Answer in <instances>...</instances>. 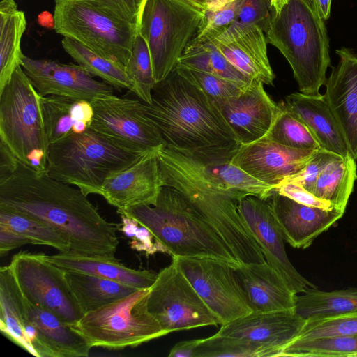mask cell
<instances>
[{"instance_id": "obj_1", "label": "cell", "mask_w": 357, "mask_h": 357, "mask_svg": "<svg viewBox=\"0 0 357 357\" xmlns=\"http://www.w3.org/2000/svg\"><path fill=\"white\" fill-rule=\"evenodd\" d=\"M0 204L32 215L62 232L70 252L114 257L119 224L107 221L77 187L57 181L18 160L13 171L0 178Z\"/></svg>"}, {"instance_id": "obj_2", "label": "cell", "mask_w": 357, "mask_h": 357, "mask_svg": "<svg viewBox=\"0 0 357 357\" xmlns=\"http://www.w3.org/2000/svg\"><path fill=\"white\" fill-rule=\"evenodd\" d=\"M144 107L165 146L206 166L231 162L241 144L214 101L176 69Z\"/></svg>"}, {"instance_id": "obj_3", "label": "cell", "mask_w": 357, "mask_h": 357, "mask_svg": "<svg viewBox=\"0 0 357 357\" xmlns=\"http://www.w3.org/2000/svg\"><path fill=\"white\" fill-rule=\"evenodd\" d=\"M158 160L164 185L186 200L240 264L266 261L238 211V202L245 195L226 189L206 165L169 147L159 150Z\"/></svg>"}, {"instance_id": "obj_4", "label": "cell", "mask_w": 357, "mask_h": 357, "mask_svg": "<svg viewBox=\"0 0 357 357\" xmlns=\"http://www.w3.org/2000/svg\"><path fill=\"white\" fill-rule=\"evenodd\" d=\"M265 31L289 63L301 93L319 94L330 65L329 40L314 0H275Z\"/></svg>"}, {"instance_id": "obj_5", "label": "cell", "mask_w": 357, "mask_h": 357, "mask_svg": "<svg viewBox=\"0 0 357 357\" xmlns=\"http://www.w3.org/2000/svg\"><path fill=\"white\" fill-rule=\"evenodd\" d=\"M148 228L172 257H207L234 268L241 264L214 229L173 188L164 185L153 206L117 211Z\"/></svg>"}, {"instance_id": "obj_6", "label": "cell", "mask_w": 357, "mask_h": 357, "mask_svg": "<svg viewBox=\"0 0 357 357\" xmlns=\"http://www.w3.org/2000/svg\"><path fill=\"white\" fill-rule=\"evenodd\" d=\"M142 155L126 150L88 128L50 144L47 174L74 185L86 196L100 195L111 174L134 163Z\"/></svg>"}, {"instance_id": "obj_7", "label": "cell", "mask_w": 357, "mask_h": 357, "mask_svg": "<svg viewBox=\"0 0 357 357\" xmlns=\"http://www.w3.org/2000/svg\"><path fill=\"white\" fill-rule=\"evenodd\" d=\"M0 142L22 163L46 172L50 143L41 96L21 66L0 90Z\"/></svg>"}, {"instance_id": "obj_8", "label": "cell", "mask_w": 357, "mask_h": 357, "mask_svg": "<svg viewBox=\"0 0 357 357\" xmlns=\"http://www.w3.org/2000/svg\"><path fill=\"white\" fill-rule=\"evenodd\" d=\"M149 289L135 292L84 314L73 326L91 347H135L170 333L149 312Z\"/></svg>"}, {"instance_id": "obj_9", "label": "cell", "mask_w": 357, "mask_h": 357, "mask_svg": "<svg viewBox=\"0 0 357 357\" xmlns=\"http://www.w3.org/2000/svg\"><path fill=\"white\" fill-rule=\"evenodd\" d=\"M204 15L185 0H146L138 32L149 48L155 83L176 67Z\"/></svg>"}, {"instance_id": "obj_10", "label": "cell", "mask_w": 357, "mask_h": 357, "mask_svg": "<svg viewBox=\"0 0 357 357\" xmlns=\"http://www.w3.org/2000/svg\"><path fill=\"white\" fill-rule=\"evenodd\" d=\"M54 31L126 66L138 26L85 0H55Z\"/></svg>"}, {"instance_id": "obj_11", "label": "cell", "mask_w": 357, "mask_h": 357, "mask_svg": "<svg viewBox=\"0 0 357 357\" xmlns=\"http://www.w3.org/2000/svg\"><path fill=\"white\" fill-rule=\"evenodd\" d=\"M8 266L22 294L31 303L72 326L83 316L67 283L65 270L46 255L20 252L13 255Z\"/></svg>"}, {"instance_id": "obj_12", "label": "cell", "mask_w": 357, "mask_h": 357, "mask_svg": "<svg viewBox=\"0 0 357 357\" xmlns=\"http://www.w3.org/2000/svg\"><path fill=\"white\" fill-rule=\"evenodd\" d=\"M147 307L169 333L220 324L172 260L158 273L150 287Z\"/></svg>"}, {"instance_id": "obj_13", "label": "cell", "mask_w": 357, "mask_h": 357, "mask_svg": "<svg viewBox=\"0 0 357 357\" xmlns=\"http://www.w3.org/2000/svg\"><path fill=\"white\" fill-rule=\"evenodd\" d=\"M90 102L93 118L89 128L115 144L137 154L165 146L143 101L112 95Z\"/></svg>"}, {"instance_id": "obj_14", "label": "cell", "mask_w": 357, "mask_h": 357, "mask_svg": "<svg viewBox=\"0 0 357 357\" xmlns=\"http://www.w3.org/2000/svg\"><path fill=\"white\" fill-rule=\"evenodd\" d=\"M172 259L221 326L252 312L235 270L229 264L207 257Z\"/></svg>"}, {"instance_id": "obj_15", "label": "cell", "mask_w": 357, "mask_h": 357, "mask_svg": "<svg viewBox=\"0 0 357 357\" xmlns=\"http://www.w3.org/2000/svg\"><path fill=\"white\" fill-rule=\"evenodd\" d=\"M238 211L266 261L296 294L317 288L292 265L287 255L284 238L270 202L253 196L239 201Z\"/></svg>"}, {"instance_id": "obj_16", "label": "cell", "mask_w": 357, "mask_h": 357, "mask_svg": "<svg viewBox=\"0 0 357 357\" xmlns=\"http://www.w3.org/2000/svg\"><path fill=\"white\" fill-rule=\"evenodd\" d=\"M21 66L41 96H59L91 101L114 95V88L99 82L79 65L22 56Z\"/></svg>"}, {"instance_id": "obj_17", "label": "cell", "mask_w": 357, "mask_h": 357, "mask_svg": "<svg viewBox=\"0 0 357 357\" xmlns=\"http://www.w3.org/2000/svg\"><path fill=\"white\" fill-rule=\"evenodd\" d=\"M160 149L144 153L130 166L108 176L100 195L117 211L154 205L164 186L158 160Z\"/></svg>"}, {"instance_id": "obj_18", "label": "cell", "mask_w": 357, "mask_h": 357, "mask_svg": "<svg viewBox=\"0 0 357 357\" xmlns=\"http://www.w3.org/2000/svg\"><path fill=\"white\" fill-rule=\"evenodd\" d=\"M316 151L290 148L262 137L241 144L231 163L276 189L284 179L299 173Z\"/></svg>"}, {"instance_id": "obj_19", "label": "cell", "mask_w": 357, "mask_h": 357, "mask_svg": "<svg viewBox=\"0 0 357 357\" xmlns=\"http://www.w3.org/2000/svg\"><path fill=\"white\" fill-rule=\"evenodd\" d=\"M264 85L253 80L238 95L214 102L241 144L264 137L280 110Z\"/></svg>"}, {"instance_id": "obj_20", "label": "cell", "mask_w": 357, "mask_h": 357, "mask_svg": "<svg viewBox=\"0 0 357 357\" xmlns=\"http://www.w3.org/2000/svg\"><path fill=\"white\" fill-rule=\"evenodd\" d=\"M211 43L244 75L273 85L275 75L268 58L265 32L261 27L232 24Z\"/></svg>"}, {"instance_id": "obj_21", "label": "cell", "mask_w": 357, "mask_h": 357, "mask_svg": "<svg viewBox=\"0 0 357 357\" xmlns=\"http://www.w3.org/2000/svg\"><path fill=\"white\" fill-rule=\"evenodd\" d=\"M336 53L340 61L324 82V96L357 160V54L345 47Z\"/></svg>"}, {"instance_id": "obj_22", "label": "cell", "mask_w": 357, "mask_h": 357, "mask_svg": "<svg viewBox=\"0 0 357 357\" xmlns=\"http://www.w3.org/2000/svg\"><path fill=\"white\" fill-rule=\"evenodd\" d=\"M271 199L275 219L284 240L294 248L305 249L340 218L344 211L309 206L275 192Z\"/></svg>"}, {"instance_id": "obj_23", "label": "cell", "mask_w": 357, "mask_h": 357, "mask_svg": "<svg viewBox=\"0 0 357 357\" xmlns=\"http://www.w3.org/2000/svg\"><path fill=\"white\" fill-rule=\"evenodd\" d=\"M305 323V320L294 310L252 312L221 326L216 333L278 348L282 353L284 347L297 337Z\"/></svg>"}, {"instance_id": "obj_24", "label": "cell", "mask_w": 357, "mask_h": 357, "mask_svg": "<svg viewBox=\"0 0 357 357\" xmlns=\"http://www.w3.org/2000/svg\"><path fill=\"white\" fill-rule=\"evenodd\" d=\"M252 312L294 310L297 294L266 261L234 268Z\"/></svg>"}, {"instance_id": "obj_25", "label": "cell", "mask_w": 357, "mask_h": 357, "mask_svg": "<svg viewBox=\"0 0 357 357\" xmlns=\"http://www.w3.org/2000/svg\"><path fill=\"white\" fill-rule=\"evenodd\" d=\"M284 104L306 126L321 149L342 158L352 156L324 94L293 93L285 97Z\"/></svg>"}, {"instance_id": "obj_26", "label": "cell", "mask_w": 357, "mask_h": 357, "mask_svg": "<svg viewBox=\"0 0 357 357\" xmlns=\"http://www.w3.org/2000/svg\"><path fill=\"white\" fill-rule=\"evenodd\" d=\"M26 317L36 328L50 357L88 356L92 348L85 337L53 312L22 295Z\"/></svg>"}, {"instance_id": "obj_27", "label": "cell", "mask_w": 357, "mask_h": 357, "mask_svg": "<svg viewBox=\"0 0 357 357\" xmlns=\"http://www.w3.org/2000/svg\"><path fill=\"white\" fill-rule=\"evenodd\" d=\"M46 256L51 262L65 271L92 274L137 289H149L158 275L153 271L126 266L114 257L88 256L70 251Z\"/></svg>"}, {"instance_id": "obj_28", "label": "cell", "mask_w": 357, "mask_h": 357, "mask_svg": "<svg viewBox=\"0 0 357 357\" xmlns=\"http://www.w3.org/2000/svg\"><path fill=\"white\" fill-rule=\"evenodd\" d=\"M43 114L49 143L89 128L93 118L90 101L65 96H41Z\"/></svg>"}, {"instance_id": "obj_29", "label": "cell", "mask_w": 357, "mask_h": 357, "mask_svg": "<svg viewBox=\"0 0 357 357\" xmlns=\"http://www.w3.org/2000/svg\"><path fill=\"white\" fill-rule=\"evenodd\" d=\"M0 331L11 342L36 356L29 341L33 326L26 317L22 294L8 266L0 268Z\"/></svg>"}, {"instance_id": "obj_30", "label": "cell", "mask_w": 357, "mask_h": 357, "mask_svg": "<svg viewBox=\"0 0 357 357\" xmlns=\"http://www.w3.org/2000/svg\"><path fill=\"white\" fill-rule=\"evenodd\" d=\"M65 276L83 315L138 290L130 285L82 272L65 271Z\"/></svg>"}, {"instance_id": "obj_31", "label": "cell", "mask_w": 357, "mask_h": 357, "mask_svg": "<svg viewBox=\"0 0 357 357\" xmlns=\"http://www.w3.org/2000/svg\"><path fill=\"white\" fill-rule=\"evenodd\" d=\"M26 28L25 14L15 0L0 2V90L21 66L24 54L20 47Z\"/></svg>"}, {"instance_id": "obj_32", "label": "cell", "mask_w": 357, "mask_h": 357, "mask_svg": "<svg viewBox=\"0 0 357 357\" xmlns=\"http://www.w3.org/2000/svg\"><path fill=\"white\" fill-rule=\"evenodd\" d=\"M294 312L305 321L357 312V288L330 291L316 289L296 296Z\"/></svg>"}, {"instance_id": "obj_33", "label": "cell", "mask_w": 357, "mask_h": 357, "mask_svg": "<svg viewBox=\"0 0 357 357\" xmlns=\"http://www.w3.org/2000/svg\"><path fill=\"white\" fill-rule=\"evenodd\" d=\"M356 178V160L352 156H339L322 171L311 192L334 207L345 211Z\"/></svg>"}, {"instance_id": "obj_34", "label": "cell", "mask_w": 357, "mask_h": 357, "mask_svg": "<svg viewBox=\"0 0 357 357\" xmlns=\"http://www.w3.org/2000/svg\"><path fill=\"white\" fill-rule=\"evenodd\" d=\"M61 45L66 52L92 76L101 78L114 89H128L135 93V84L126 66L105 58L70 38L63 37Z\"/></svg>"}, {"instance_id": "obj_35", "label": "cell", "mask_w": 357, "mask_h": 357, "mask_svg": "<svg viewBox=\"0 0 357 357\" xmlns=\"http://www.w3.org/2000/svg\"><path fill=\"white\" fill-rule=\"evenodd\" d=\"M0 225L24 236L31 244L52 247L59 252L70 250L69 240L54 227L2 204H0Z\"/></svg>"}, {"instance_id": "obj_36", "label": "cell", "mask_w": 357, "mask_h": 357, "mask_svg": "<svg viewBox=\"0 0 357 357\" xmlns=\"http://www.w3.org/2000/svg\"><path fill=\"white\" fill-rule=\"evenodd\" d=\"M177 66L208 73L241 86L253 81L236 69L211 43L186 48Z\"/></svg>"}, {"instance_id": "obj_37", "label": "cell", "mask_w": 357, "mask_h": 357, "mask_svg": "<svg viewBox=\"0 0 357 357\" xmlns=\"http://www.w3.org/2000/svg\"><path fill=\"white\" fill-rule=\"evenodd\" d=\"M243 1L208 0L197 31L186 48L209 43L220 36L235 21Z\"/></svg>"}, {"instance_id": "obj_38", "label": "cell", "mask_w": 357, "mask_h": 357, "mask_svg": "<svg viewBox=\"0 0 357 357\" xmlns=\"http://www.w3.org/2000/svg\"><path fill=\"white\" fill-rule=\"evenodd\" d=\"M281 354L278 348L215 333L203 338L197 357H271Z\"/></svg>"}, {"instance_id": "obj_39", "label": "cell", "mask_w": 357, "mask_h": 357, "mask_svg": "<svg viewBox=\"0 0 357 357\" xmlns=\"http://www.w3.org/2000/svg\"><path fill=\"white\" fill-rule=\"evenodd\" d=\"M279 105L280 110L263 137L290 148L319 149V144L306 126L287 107L284 102Z\"/></svg>"}, {"instance_id": "obj_40", "label": "cell", "mask_w": 357, "mask_h": 357, "mask_svg": "<svg viewBox=\"0 0 357 357\" xmlns=\"http://www.w3.org/2000/svg\"><path fill=\"white\" fill-rule=\"evenodd\" d=\"M281 356H357V335L294 340Z\"/></svg>"}, {"instance_id": "obj_41", "label": "cell", "mask_w": 357, "mask_h": 357, "mask_svg": "<svg viewBox=\"0 0 357 357\" xmlns=\"http://www.w3.org/2000/svg\"><path fill=\"white\" fill-rule=\"evenodd\" d=\"M209 172L226 189L268 200L275 192V188L255 178L241 168L229 162L206 166Z\"/></svg>"}, {"instance_id": "obj_42", "label": "cell", "mask_w": 357, "mask_h": 357, "mask_svg": "<svg viewBox=\"0 0 357 357\" xmlns=\"http://www.w3.org/2000/svg\"><path fill=\"white\" fill-rule=\"evenodd\" d=\"M126 69L135 84V94L143 102L150 104L156 83L149 46L139 32L134 40Z\"/></svg>"}, {"instance_id": "obj_43", "label": "cell", "mask_w": 357, "mask_h": 357, "mask_svg": "<svg viewBox=\"0 0 357 357\" xmlns=\"http://www.w3.org/2000/svg\"><path fill=\"white\" fill-rule=\"evenodd\" d=\"M333 335H357V312L305 321L294 340H309Z\"/></svg>"}, {"instance_id": "obj_44", "label": "cell", "mask_w": 357, "mask_h": 357, "mask_svg": "<svg viewBox=\"0 0 357 357\" xmlns=\"http://www.w3.org/2000/svg\"><path fill=\"white\" fill-rule=\"evenodd\" d=\"M175 69L214 102L235 96L246 86H241L220 77L199 70L179 66H176Z\"/></svg>"}, {"instance_id": "obj_45", "label": "cell", "mask_w": 357, "mask_h": 357, "mask_svg": "<svg viewBox=\"0 0 357 357\" xmlns=\"http://www.w3.org/2000/svg\"><path fill=\"white\" fill-rule=\"evenodd\" d=\"M120 216L121 223L119 224V230L130 238L132 249L144 252L147 256L158 252L168 253L167 248L157 241L148 228L130 217L125 215Z\"/></svg>"}, {"instance_id": "obj_46", "label": "cell", "mask_w": 357, "mask_h": 357, "mask_svg": "<svg viewBox=\"0 0 357 357\" xmlns=\"http://www.w3.org/2000/svg\"><path fill=\"white\" fill-rule=\"evenodd\" d=\"M339 156L331 152L319 149L315 151L299 173L284 179L282 182L298 183L311 192L317 178L322 171L331 162Z\"/></svg>"}, {"instance_id": "obj_47", "label": "cell", "mask_w": 357, "mask_h": 357, "mask_svg": "<svg viewBox=\"0 0 357 357\" xmlns=\"http://www.w3.org/2000/svg\"><path fill=\"white\" fill-rule=\"evenodd\" d=\"M107 13L138 26L146 0H85Z\"/></svg>"}, {"instance_id": "obj_48", "label": "cell", "mask_w": 357, "mask_h": 357, "mask_svg": "<svg viewBox=\"0 0 357 357\" xmlns=\"http://www.w3.org/2000/svg\"><path fill=\"white\" fill-rule=\"evenodd\" d=\"M271 13L269 0H244L233 24L257 25L265 32L270 24Z\"/></svg>"}, {"instance_id": "obj_49", "label": "cell", "mask_w": 357, "mask_h": 357, "mask_svg": "<svg viewBox=\"0 0 357 357\" xmlns=\"http://www.w3.org/2000/svg\"><path fill=\"white\" fill-rule=\"evenodd\" d=\"M275 192L306 206L324 209L335 208L330 202L317 197L302 185L294 182L281 183L277 186Z\"/></svg>"}, {"instance_id": "obj_50", "label": "cell", "mask_w": 357, "mask_h": 357, "mask_svg": "<svg viewBox=\"0 0 357 357\" xmlns=\"http://www.w3.org/2000/svg\"><path fill=\"white\" fill-rule=\"evenodd\" d=\"M30 242L6 227L0 225V255L3 257L10 251Z\"/></svg>"}, {"instance_id": "obj_51", "label": "cell", "mask_w": 357, "mask_h": 357, "mask_svg": "<svg viewBox=\"0 0 357 357\" xmlns=\"http://www.w3.org/2000/svg\"><path fill=\"white\" fill-rule=\"evenodd\" d=\"M203 340L194 339L181 341L169 351V357H197L198 348Z\"/></svg>"}, {"instance_id": "obj_52", "label": "cell", "mask_w": 357, "mask_h": 357, "mask_svg": "<svg viewBox=\"0 0 357 357\" xmlns=\"http://www.w3.org/2000/svg\"><path fill=\"white\" fill-rule=\"evenodd\" d=\"M317 10L321 17L324 20H327L330 17L331 5L332 0H314Z\"/></svg>"}, {"instance_id": "obj_53", "label": "cell", "mask_w": 357, "mask_h": 357, "mask_svg": "<svg viewBox=\"0 0 357 357\" xmlns=\"http://www.w3.org/2000/svg\"><path fill=\"white\" fill-rule=\"evenodd\" d=\"M38 22L40 25L45 28H54V15L48 11H43L38 16Z\"/></svg>"}, {"instance_id": "obj_54", "label": "cell", "mask_w": 357, "mask_h": 357, "mask_svg": "<svg viewBox=\"0 0 357 357\" xmlns=\"http://www.w3.org/2000/svg\"><path fill=\"white\" fill-rule=\"evenodd\" d=\"M185 1H186L187 2L190 3L192 6H194L199 9H202L203 10L205 9L206 4L208 1V0H185Z\"/></svg>"}, {"instance_id": "obj_55", "label": "cell", "mask_w": 357, "mask_h": 357, "mask_svg": "<svg viewBox=\"0 0 357 357\" xmlns=\"http://www.w3.org/2000/svg\"><path fill=\"white\" fill-rule=\"evenodd\" d=\"M271 3L273 2L275 0H269Z\"/></svg>"}]
</instances>
